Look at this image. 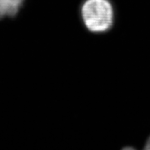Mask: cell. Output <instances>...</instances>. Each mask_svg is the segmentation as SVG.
I'll use <instances>...</instances> for the list:
<instances>
[{
  "mask_svg": "<svg viewBox=\"0 0 150 150\" xmlns=\"http://www.w3.org/2000/svg\"><path fill=\"white\" fill-rule=\"evenodd\" d=\"M10 17V4L9 0H0V18Z\"/></svg>",
  "mask_w": 150,
  "mask_h": 150,
  "instance_id": "obj_2",
  "label": "cell"
},
{
  "mask_svg": "<svg viewBox=\"0 0 150 150\" xmlns=\"http://www.w3.org/2000/svg\"><path fill=\"white\" fill-rule=\"evenodd\" d=\"M144 149L150 150V136H149V139H147V141H146V143H145Z\"/></svg>",
  "mask_w": 150,
  "mask_h": 150,
  "instance_id": "obj_4",
  "label": "cell"
},
{
  "mask_svg": "<svg viewBox=\"0 0 150 150\" xmlns=\"http://www.w3.org/2000/svg\"><path fill=\"white\" fill-rule=\"evenodd\" d=\"M24 0H9L10 4V17H14L20 9Z\"/></svg>",
  "mask_w": 150,
  "mask_h": 150,
  "instance_id": "obj_3",
  "label": "cell"
},
{
  "mask_svg": "<svg viewBox=\"0 0 150 150\" xmlns=\"http://www.w3.org/2000/svg\"><path fill=\"white\" fill-rule=\"evenodd\" d=\"M80 15L86 28L96 34L111 30L115 21V10L111 0H84Z\"/></svg>",
  "mask_w": 150,
  "mask_h": 150,
  "instance_id": "obj_1",
  "label": "cell"
}]
</instances>
